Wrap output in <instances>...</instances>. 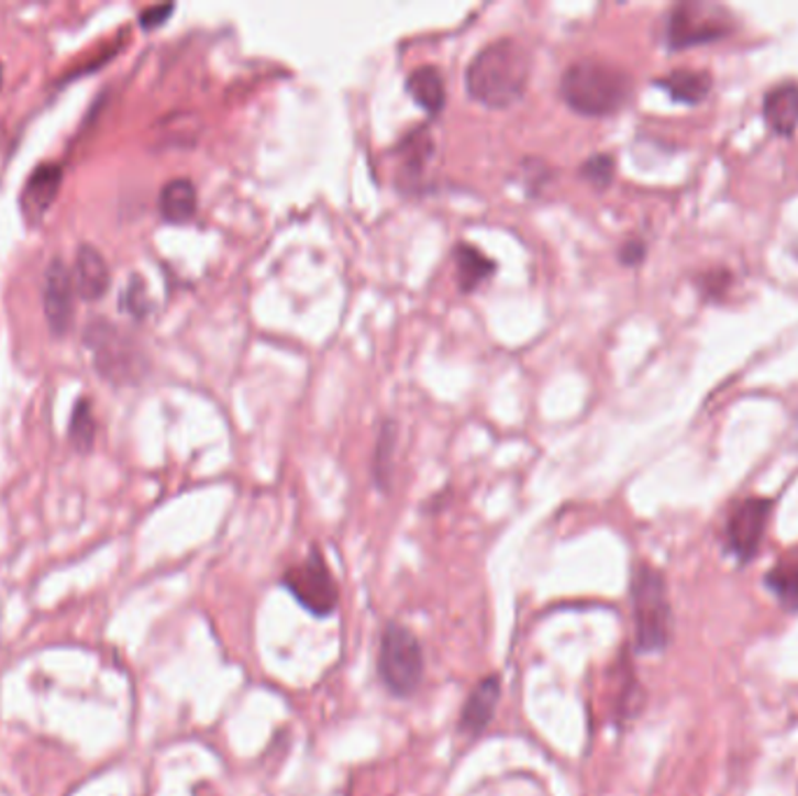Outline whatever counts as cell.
I'll return each mask as SVG.
<instances>
[{"label":"cell","instance_id":"10","mask_svg":"<svg viewBox=\"0 0 798 796\" xmlns=\"http://www.w3.org/2000/svg\"><path fill=\"white\" fill-rule=\"evenodd\" d=\"M62 180V166L56 164H41L31 170V176L22 187V195H19V213H22V220L31 230L47 215L56 195H59Z\"/></svg>","mask_w":798,"mask_h":796},{"label":"cell","instance_id":"6","mask_svg":"<svg viewBox=\"0 0 798 796\" xmlns=\"http://www.w3.org/2000/svg\"><path fill=\"white\" fill-rule=\"evenodd\" d=\"M733 29L731 10L702 0H684L665 19V41L673 49H684L724 41Z\"/></svg>","mask_w":798,"mask_h":796},{"label":"cell","instance_id":"14","mask_svg":"<svg viewBox=\"0 0 798 796\" xmlns=\"http://www.w3.org/2000/svg\"><path fill=\"white\" fill-rule=\"evenodd\" d=\"M656 87L665 89L670 93V99L687 103V106H698L710 97L712 91V75L706 70H689V68H677L665 73L663 78L656 80Z\"/></svg>","mask_w":798,"mask_h":796},{"label":"cell","instance_id":"1","mask_svg":"<svg viewBox=\"0 0 798 796\" xmlns=\"http://www.w3.org/2000/svg\"><path fill=\"white\" fill-rule=\"evenodd\" d=\"M532 56L519 37H498L486 43L465 70V87L472 99L488 108L517 103L530 82Z\"/></svg>","mask_w":798,"mask_h":796},{"label":"cell","instance_id":"13","mask_svg":"<svg viewBox=\"0 0 798 796\" xmlns=\"http://www.w3.org/2000/svg\"><path fill=\"white\" fill-rule=\"evenodd\" d=\"M764 120L775 134H794L798 126V82H780L766 91Z\"/></svg>","mask_w":798,"mask_h":796},{"label":"cell","instance_id":"25","mask_svg":"<svg viewBox=\"0 0 798 796\" xmlns=\"http://www.w3.org/2000/svg\"><path fill=\"white\" fill-rule=\"evenodd\" d=\"M0 89H3V62H0Z\"/></svg>","mask_w":798,"mask_h":796},{"label":"cell","instance_id":"21","mask_svg":"<svg viewBox=\"0 0 798 796\" xmlns=\"http://www.w3.org/2000/svg\"><path fill=\"white\" fill-rule=\"evenodd\" d=\"M579 174L596 187H607L614 178V157L607 153L591 155L581 164Z\"/></svg>","mask_w":798,"mask_h":796},{"label":"cell","instance_id":"17","mask_svg":"<svg viewBox=\"0 0 798 796\" xmlns=\"http://www.w3.org/2000/svg\"><path fill=\"white\" fill-rule=\"evenodd\" d=\"M407 89L418 106H423L430 115H440L446 106L444 75L436 66H418L411 70Z\"/></svg>","mask_w":798,"mask_h":796},{"label":"cell","instance_id":"3","mask_svg":"<svg viewBox=\"0 0 798 796\" xmlns=\"http://www.w3.org/2000/svg\"><path fill=\"white\" fill-rule=\"evenodd\" d=\"M631 608L635 650L661 654L670 648L675 615L668 594V579L650 563H640L631 577Z\"/></svg>","mask_w":798,"mask_h":796},{"label":"cell","instance_id":"4","mask_svg":"<svg viewBox=\"0 0 798 796\" xmlns=\"http://www.w3.org/2000/svg\"><path fill=\"white\" fill-rule=\"evenodd\" d=\"M376 673L384 689L399 700H409L425 679V652L418 635L402 621L390 619L378 640Z\"/></svg>","mask_w":798,"mask_h":796},{"label":"cell","instance_id":"5","mask_svg":"<svg viewBox=\"0 0 798 796\" xmlns=\"http://www.w3.org/2000/svg\"><path fill=\"white\" fill-rule=\"evenodd\" d=\"M280 586L295 598L303 612L315 619H328L339 610V582L318 546H313L303 561L285 567Z\"/></svg>","mask_w":798,"mask_h":796},{"label":"cell","instance_id":"24","mask_svg":"<svg viewBox=\"0 0 798 796\" xmlns=\"http://www.w3.org/2000/svg\"><path fill=\"white\" fill-rule=\"evenodd\" d=\"M644 255H647V245L642 241H625L619 251V259L625 267H638Z\"/></svg>","mask_w":798,"mask_h":796},{"label":"cell","instance_id":"19","mask_svg":"<svg viewBox=\"0 0 798 796\" xmlns=\"http://www.w3.org/2000/svg\"><path fill=\"white\" fill-rule=\"evenodd\" d=\"M397 446V423L386 419L378 430L376 451H374V482L381 490H390L392 484V461Z\"/></svg>","mask_w":798,"mask_h":796},{"label":"cell","instance_id":"16","mask_svg":"<svg viewBox=\"0 0 798 796\" xmlns=\"http://www.w3.org/2000/svg\"><path fill=\"white\" fill-rule=\"evenodd\" d=\"M453 259H455V280H458L463 292L477 290L481 283L496 272V262H492L484 251H479L477 245L465 241L453 248Z\"/></svg>","mask_w":798,"mask_h":796},{"label":"cell","instance_id":"2","mask_svg":"<svg viewBox=\"0 0 798 796\" xmlns=\"http://www.w3.org/2000/svg\"><path fill=\"white\" fill-rule=\"evenodd\" d=\"M563 101L579 115H614L633 97V78L623 68L586 56L569 64L561 78Z\"/></svg>","mask_w":798,"mask_h":796},{"label":"cell","instance_id":"9","mask_svg":"<svg viewBox=\"0 0 798 796\" xmlns=\"http://www.w3.org/2000/svg\"><path fill=\"white\" fill-rule=\"evenodd\" d=\"M75 297H78V292H75L70 269L62 259H52L47 274H45L43 307H45L47 325L54 336L68 334V330L73 325V316H75Z\"/></svg>","mask_w":798,"mask_h":796},{"label":"cell","instance_id":"11","mask_svg":"<svg viewBox=\"0 0 798 796\" xmlns=\"http://www.w3.org/2000/svg\"><path fill=\"white\" fill-rule=\"evenodd\" d=\"M399 153V185L402 189H418L425 174V166L434 157V139L425 124L409 129L397 145Z\"/></svg>","mask_w":798,"mask_h":796},{"label":"cell","instance_id":"12","mask_svg":"<svg viewBox=\"0 0 798 796\" xmlns=\"http://www.w3.org/2000/svg\"><path fill=\"white\" fill-rule=\"evenodd\" d=\"M73 286L85 301H99L110 286V269L106 257L89 243H82L73 262Z\"/></svg>","mask_w":798,"mask_h":796},{"label":"cell","instance_id":"22","mask_svg":"<svg viewBox=\"0 0 798 796\" xmlns=\"http://www.w3.org/2000/svg\"><path fill=\"white\" fill-rule=\"evenodd\" d=\"M122 309L138 318L147 313V295H145V286L141 278H133L131 286H126V290L122 295Z\"/></svg>","mask_w":798,"mask_h":796},{"label":"cell","instance_id":"8","mask_svg":"<svg viewBox=\"0 0 798 796\" xmlns=\"http://www.w3.org/2000/svg\"><path fill=\"white\" fill-rule=\"evenodd\" d=\"M500 698H502L500 673H488L479 682H474V687L461 708L458 725H455L458 733L465 738H479L492 725V719H496Z\"/></svg>","mask_w":798,"mask_h":796},{"label":"cell","instance_id":"7","mask_svg":"<svg viewBox=\"0 0 798 796\" xmlns=\"http://www.w3.org/2000/svg\"><path fill=\"white\" fill-rule=\"evenodd\" d=\"M773 515L771 498H745L740 500L727 519L724 544L727 552L740 563H752L762 549L766 528Z\"/></svg>","mask_w":798,"mask_h":796},{"label":"cell","instance_id":"15","mask_svg":"<svg viewBox=\"0 0 798 796\" xmlns=\"http://www.w3.org/2000/svg\"><path fill=\"white\" fill-rule=\"evenodd\" d=\"M197 206H199V195L195 183L189 178H174L162 187L159 211L164 220L174 224H185L197 215Z\"/></svg>","mask_w":798,"mask_h":796},{"label":"cell","instance_id":"18","mask_svg":"<svg viewBox=\"0 0 798 796\" xmlns=\"http://www.w3.org/2000/svg\"><path fill=\"white\" fill-rule=\"evenodd\" d=\"M766 589L789 612H798V556L775 563L764 577Z\"/></svg>","mask_w":798,"mask_h":796},{"label":"cell","instance_id":"23","mask_svg":"<svg viewBox=\"0 0 798 796\" xmlns=\"http://www.w3.org/2000/svg\"><path fill=\"white\" fill-rule=\"evenodd\" d=\"M176 10V5L174 3H164V5H152V8H147V10H143L141 12V26L145 29V31H152V29H157V26H162L164 22H166V19L170 16V12H174Z\"/></svg>","mask_w":798,"mask_h":796},{"label":"cell","instance_id":"20","mask_svg":"<svg viewBox=\"0 0 798 796\" xmlns=\"http://www.w3.org/2000/svg\"><path fill=\"white\" fill-rule=\"evenodd\" d=\"M68 438H70V444L75 446V451H80V453H89L93 446L97 430H93V416H91L89 402L85 400V397H80V400L73 407Z\"/></svg>","mask_w":798,"mask_h":796}]
</instances>
